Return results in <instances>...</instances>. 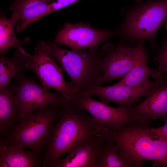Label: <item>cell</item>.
<instances>
[{
	"instance_id": "obj_1",
	"label": "cell",
	"mask_w": 167,
	"mask_h": 167,
	"mask_svg": "<svg viewBox=\"0 0 167 167\" xmlns=\"http://www.w3.org/2000/svg\"><path fill=\"white\" fill-rule=\"evenodd\" d=\"M151 128L132 122L116 129L103 128L95 135L104 142L110 140L118 144L121 155L130 167H142L147 161L167 167V139L155 134Z\"/></svg>"
},
{
	"instance_id": "obj_2",
	"label": "cell",
	"mask_w": 167,
	"mask_h": 167,
	"mask_svg": "<svg viewBox=\"0 0 167 167\" xmlns=\"http://www.w3.org/2000/svg\"><path fill=\"white\" fill-rule=\"evenodd\" d=\"M61 106V115L52 126L44 149L43 167H51L77 142L96 132L92 117L72 101L64 99Z\"/></svg>"
},
{
	"instance_id": "obj_3",
	"label": "cell",
	"mask_w": 167,
	"mask_h": 167,
	"mask_svg": "<svg viewBox=\"0 0 167 167\" xmlns=\"http://www.w3.org/2000/svg\"><path fill=\"white\" fill-rule=\"evenodd\" d=\"M46 49L71 79L76 95L99 85L103 75V53L97 49L75 51L63 49L54 41L45 42Z\"/></svg>"
},
{
	"instance_id": "obj_4",
	"label": "cell",
	"mask_w": 167,
	"mask_h": 167,
	"mask_svg": "<svg viewBox=\"0 0 167 167\" xmlns=\"http://www.w3.org/2000/svg\"><path fill=\"white\" fill-rule=\"evenodd\" d=\"M62 109L61 105H51L19 118L4 139L27 148L42 160V152L49 138L52 126L60 115Z\"/></svg>"
},
{
	"instance_id": "obj_5",
	"label": "cell",
	"mask_w": 167,
	"mask_h": 167,
	"mask_svg": "<svg viewBox=\"0 0 167 167\" xmlns=\"http://www.w3.org/2000/svg\"><path fill=\"white\" fill-rule=\"evenodd\" d=\"M167 19V0L138 2L129 9L119 32L128 42L147 40L157 51L155 37Z\"/></svg>"
},
{
	"instance_id": "obj_6",
	"label": "cell",
	"mask_w": 167,
	"mask_h": 167,
	"mask_svg": "<svg viewBox=\"0 0 167 167\" xmlns=\"http://www.w3.org/2000/svg\"><path fill=\"white\" fill-rule=\"evenodd\" d=\"M26 66L27 69L35 74L46 89L56 90L63 99L67 100L72 101L76 95L72 83L64 80L62 68L58 66L48 52L45 41H41L36 44Z\"/></svg>"
},
{
	"instance_id": "obj_7",
	"label": "cell",
	"mask_w": 167,
	"mask_h": 167,
	"mask_svg": "<svg viewBox=\"0 0 167 167\" xmlns=\"http://www.w3.org/2000/svg\"><path fill=\"white\" fill-rule=\"evenodd\" d=\"M15 78L14 99L18 118L47 106L62 105L64 99L59 94L48 91L34 78L21 75Z\"/></svg>"
},
{
	"instance_id": "obj_8",
	"label": "cell",
	"mask_w": 167,
	"mask_h": 167,
	"mask_svg": "<svg viewBox=\"0 0 167 167\" xmlns=\"http://www.w3.org/2000/svg\"><path fill=\"white\" fill-rule=\"evenodd\" d=\"M92 97L79 94L75 96L72 101L91 114L96 133L105 128L114 129L134 122L129 107L120 106L113 107L107 104L95 100Z\"/></svg>"
},
{
	"instance_id": "obj_9",
	"label": "cell",
	"mask_w": 167,
	"mask_h": 167,
	"mask_svg": "<svg viewBox=\"0 0 167 167\" xmlns=\"http://www.w3.org/2000/svg\"><path fill=\"white\" fill-rule=\"evenodd\" d=\"M113 33V31L94 28L88 23L67 22L56 35L54 41L75 51L97 49Z\"/></svg>"
},
{
	"instance_id": "obj_10",
	"label": "cell",
	"mask_w": 167,
	"mask_h": 167,
	"mask_svg": "<svg viewBox=\"0 0 167 167\" xmlns=\"http://www.w3.org/2000/svg\"><path fill=\"white\" fill-rule=\"evenodd\" d=\"M138 51L137 44L134 47L121 43L115 48L111 45L106 46L102 51V68L104 74L99 85L124 77L134 65Z\"/></svg>"
},
{
	"instance_id": "obj_11",
	"label": "cell",
	"mask_w": 167,
	"mask_h": 167,
	"mask_svg": "<svg viewBox=\"0 0 167 167\" xmlns=\"http://www.w3.org/2000/svg\"><path fill=\"white\" fill-rule=\"evenodd\" d=\"M145 99L129 107L135 122L149 125L157 119L167 118V79L155 80Z\"/></svg>"
},
{
	"instance_id": "obj_12",
	"label": "cell",
	"mask_w": 167,
	"mask_h": 167,
	"mask_svg": "<svg viewBox=\"0 0 167 167\" xmlns=\"http://www.w3.org/2000/svg\"><path fill=\"white\" fill-rule=\"evenodd\" d=\"M151 88L123 85L114 84L107 87L97 85L79 94L91 96H96L105 103H114L120 106L127 108L137 103L140 98L147 96Z\"/></svg>"
},
{
	"instance_id": "obj_13",
	"label": "cell",
	"mask_w": 167,
	"mask_h": 167,
	"mask_svg": "<svg viewBox=\"0 0 167 167\" xmlns=\"http://www.w3.org/2000/svg\"><path fill=\"white\" fill-rule=\"evenodd\" d=\"M104 143L94 135H88L75 144L66 157L59 160L51 167H95Z\"/></svg>"
},
{
	"instance_id": "obj_14",
	"label": "cell",
	"mask_w": 167,
	"mask_h": 167,
	"mask_svg": "<svg viewBox=\"0 0 167 167\" xmlns=\"http://www.w3.org/2000/svg\"><path fill=\"white\" fill-rule=\"evenodd\" d=\"M52 0H14L9 6L8 10L16 14L19 21L16 31L20 33L30 24L43 17Z\"/></svg>"
},
{
	"instance_id": "obj_15",
	"label": "cell",
	"mask_w": 167,
	"mask_h": 167,
	"mask_svg": "<svg viewBox=\"0 0 167 167\" xmlns=\"http://www.w3.org/2000/svg\"><path fill=\"white\" fill-rule=\"evenodd\" d=\"M43 165L42 160L32 151L14 143L0 140V167H36Z\"/></svg>"
},
{
	"instance_id": "obj_16",
	"label": "cell",
	"mask_w": 167,
	"mask_h": 167,
	"mask_svg": "<svg viewBox=\"0 0 167 167\" xmlns=\"http://www.w3.org/2000/svg\"><path fill=\"white\" fill-rule=\"evenodd\" d=\"M144 41L137 42L138 51L134 64L128 73L116 85L132 87H146L152 88L155 84L148 78L150 68L147 65L148 53L144 46Z\"/></svg>"
},
{
	"instance_id": "obj_17",
	"label": "cell",
	"mask_w": 167,
	"mask_h": 167,
	"mask_svg": "<svg viewBox=\"0 0 167 167\" xmlns=\"http://www.w3.org/2000/svg\"><path fill=\"white\" fill-rule=\"evenodd\" d=\"M22 46L17 48L12 58L0 56V89L9 85L12 78L23 75L30 56Z\"/></svg>"
},
{
	"instance_id": "obj_18",
	"label": "cell",
	"mask_w": 167,
	"mask_h": 167,
	"mask_svg": "<svg viewBox=\"0 0 167 167\" xmlns=\"http://www.w3.org/2000/svg\"><path fill=\"white\" fill-rule=\"evenodd\" d=\"M13 84L0 89V135L5 136L13 128L19 114L14 96Z\"/></svg>"
},
{
	"instance_id": "obj_19",
	"label": "cell",
	"mask_w": 167,
	"mask_h": 167,
	"mask_svg": "<svg viewBox=\"0 0 167 167\" xmlns=\"http://www.w3.org/2000/svg\"><path fill=\"white\" fill-rule=\"evenodd\" d=\"M19 21L17 15L12 13L11 17L8 18L5 14L0 16V53L6 55L8 50L13 48H18L28 43L30 39L26 37L23 40L17 39L15 31L16 23Z\"/></svg>"
},
{
	"instance_id": "obj_20",
	"label": "cell",
	"mask_w": 167,
	"mask_h": 167,
	"mask_svg": "<svg viewBox=\"0 0 167 167\" xmlns=\"http://www.w3.org/2000/svg\"><path fill=\"white\" fill-rule=\"evenodd\" d=\"M95 167H130L120 153V148L114 141L108 140L102 145Z\"/></svg>"
},
{
	"instance_id": "obj_21",
	"label": "cell",
	"mask_w": 167,
	"mask_h": 167,
	"mask_svg": "<svg viewBox=\"0 0 167 167\" xmlns=\"http://www.w3.org/2000/svg\"><path fill=\"white\" fill-rule=\"evenodd\" d=\"M167 32V22L165 25ZM154 60L158 65L157 70L160 73H165L164 76L165 79H167V37L161 48L159 49L157 54L154 58Z\"/></svg>"
},
{
	"instance_id": "obj_22",
	"label": "cell",
	"mask_w": 167,
	"mask_h": 167,
	"mask_svg": "<svg viewBox=\"0 0 167 167\" xmlns=\"http://www.w3.org/2000/svg\"><path fill=\"white\" fill-rule=\"evenodd\" d=\"M80 0H55L49 6L43 17L55 11L69 6Z\"/></svg>"
},
{
	"instance_id": "obj_23",
	"label": "cell",
	"mask_w": 167,
	"mask_h": 167,
	"mask_svg": "<svg viewBox=\"0 0 167 167\" xmlns=\"http://www.w3.org/2000/svg\"><path fill=\"white\" fill-rule=\"evenodd\" d=\"M165 124L157 128H151L152 131L156 135L167 139V118H164Z\"/></svg>"
},
{
	"instance_id": "obj_24",
	"label": "cell",
	"mask_w": 167,
	"mask_h": 167,
	"mask_svg": "<svg viewBox=\"0 0 167 167\" xmlns=\"http://www.w3.org/2000/svg\"><path fill=\"white\" fill-rule=\"evenodd\" d=\"M153 0H147V1H152Z\"/></svg>"
},
{
	"instance_id": "obj_25",
	"label": "cell",
	"mask_w": 167,
	"mask_h": 167,
	"mask_svg": "<svg viewBox=\"0 0 167 167\" xmlns=\"http://www.w3.org/2000/svg\"><path fill=\"white\" fill-rule=\"evenodd\" d=\"M52 1H53V2L54 1H55V0H52Z\"/></svg>"
}]
</instances>
